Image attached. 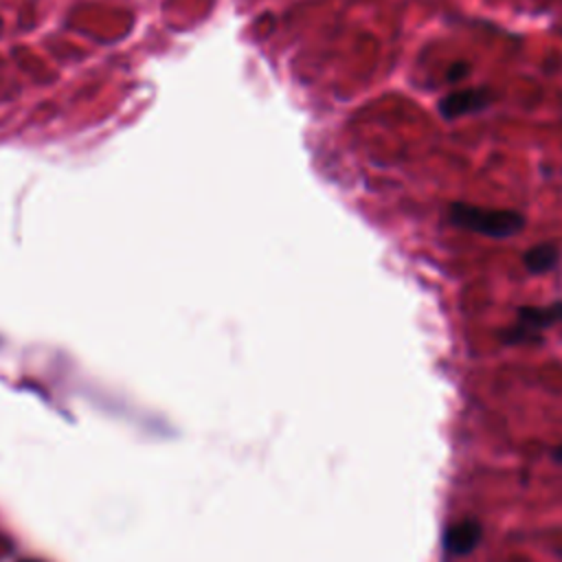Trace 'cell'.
Returning <instances> with one entry per match:
<instances>
[{
  "label": "cell",
  "mask_w": 562,
  "mask_h": 562,
  "mask_svg": "<svg viewBox=\"0 0 562 562\" xmlns=\"http://www.w3.org/2000/svg\"><path fill=\"white\" fill-rule=\"evenodd\" d=\"M470 72V66L465 61H454L448 72H446V79L448 81H459V79H465V75Z\"/></svg>",
  "instance_id": "8992f818"
},
{
  "label": "cell",
  "mask_w": 562,
  "mask_h": 562,
  "mask_svg": "<svg viewBox=\"0 0 562 562\" xmlns=\"http://www.w3.org/2000/svg\"><path fill=\"white\" fill-rule=\"evenodd\" d=\"M562 321V301L551 303L544 307L522 305L518 307V323L503 334L507 342H520V340H536L538 331Z\"/></svg>",
  "instance_id": "7a4b0ae2"
},
{
  "label": "cell",
  "mask_w": 562,
  "mask_h": 562,
  "mask_svg": "<svg viewBox=\"0 0 562 562\" xmlns=\"http://www.w3.org/2000/svg\"><path fill=\"white\" fill-rule=\"evenodd\" d=\"M522 259L531 274H542L558 263V248L553 244H536L527 248Z\"/></svg>",
  "instance_id": "277c9868"
},
{
  "label": "cell",
  "mask_w": 562,
  "mask_h": 562,
  "mask_svg": "<svg viewBox=\"0 0 562 562\" xmlns=\"http://www.w3.org/2000/svg\"><path fill=\"white\" fill-rule=\"evenodd\" d=\"M24 562H33V560H24Z\"/></svg>",
  "instance_id": "52a82bcc"
},
{
  "label": "cell",
  "mask_w": 562,
  "mask_h": 562,
  "mask_svg": "<svg viewBox=\"0 0 562 562\" xmlns=\"http://www.w3.org/2000/svg\"><path fill=\"white\" fill-rule=\"evenodd\" d=\"M494 101V92L487 88H465V90H457L450 92L446 97H441L439 101V114L448 121L459 119L463 114H474L485 110L490 103Z\"/></svg>",
  "instance_id": "3957f363"
},
{
  "label": "cell",
  "mask_w": 562,
  "mask_h": 562,
  "mask_svg": "<svg viewBox=\"0 0 562 562\" xmlns=\"http://www.w3.org/2000/svg\"><path fill=\"white\" fill-rule=\"evenodd\" d=\"M448 222L457 228L487 235L492 239H507L525 228V217L512 209H483L468 202H452L448 206Z\"/></svg>",
  "instance_id": "6da1fadb"
},
{
  "label": "cell",
  "mask_w": 562,
  "mask_h": 562,
  "mask_svg": "<svg viewBox=\"0 0 562 562\" xmlns=\"http://www.w3.org/2000/svg\"><path fill=\"white\" fill-rule=\"evenodd\" d=\"M479 538V529L476 525H470V522H459V525H452L446 533V547L454 553H465Z\"/></svg>",
  "instance_id": "5b68a950"
}]
</instances>
